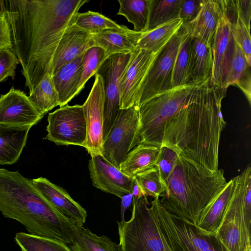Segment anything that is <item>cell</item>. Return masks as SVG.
<instances>
[{
    "label": "cell",
    "mask_w": 251,
    "mask_h": 251,
    "mask_svg": "<svg viewBox=\"0 0 251 251\" xmlns=\"http://www.w3.org/2000/svg\"><path fill=\"white\" fill-rule=\"evenodd\" d=\"M144 195L154 198L161 197L166 187L160 179L156 167L138 173L134 176Z\"/></svg>",
    "instance_id": "cell-36"
},
{
    "label": "cell",
    "mask_w": 251,
    "mask_h": 251,
    "mask_svg": "<svg viewBox=\"0 0 251 251\" xmlns=\"http://www.w3.org/2000/svg\"><path fill=\"white\" fill-rule=\"evenodd\" d=\"M28 98L36 109L44 116L47 112L59 105L58 94L52 75L46 74L30 93Z\"/></svg>",
    "instance_id": "cell-30"
},
{
    "label": "cell",
    "mask_w": 251,
    "mask_h": 251,
    "mask_svg": "<svg viewBox=\"0 0 251 251\" xmlns=\"http://www.w3.org/2000/svg\"><path fill=\"white\" fill-rule=\"evenodd\" d=\"M230 28L234 40L243 51L248 64L251 66V41L250 31H249L237 17L233 23H230Z\"/></svg>",
    "instance_id": "cell-38"
},
{
    "label": "cell",
    "mask_w": 251,
    "mask_h": 251,
    "mask_svg": "<svg viewBox=\"0 0 251 251\" xmlns=\"http://www.w3.org/2000/svg\"><path fill=\"white\" fill-rule=\"evenodd\" d=\"M94 46L93 35L74 24L69 26L63 35L54 54L51 75Z\"/></svg>",
    "instance_id": "cell-20"
},
{
    "label": "cell",
    "mask_w": 251,
    "mask_h": 251,
    "mask_svg": "<svg viewBox=\"0 0 251 251\" xmlns=\"http://www.w3.org/2000/svg\"><path fill=\"white\" fill-rule=\"evenodd\" d=\"M177 158V154L172 150L165 146L159 148L155 167L164 185L175 167Z\"/></svg>",
    "instance_id": "cell-39"
},
{
    "label": "cell",
    "mask_w": 251,
    "mask_h": 251,
    "mask_svg": "<svg viewBox=\"0 0 251 251\" xmlns=\"http://www.w3.org/2000/svg\"><path fill=\"white\" fill-rule=\"evenodd\" d=\"M183 21L177 18L142 33L136 49L157 53L182 25Z\"/></svg>",
    "instance_id": "cell-28"
},
{
    "label": "cell",
    "mask_w": 251,
    "mask_h": 251,
    "mask_svg": "<svg viewBox=\"0 0 251 251\" xmlns=\"http://www.w3.org/2000/svg\"><path fill=\"white\" fill-rule=\"evenodd\" d=\"M9 49L13 50L11 30L5 11L0 15V51Z\"/></svg>",
    "instance_id": "cell-41"
},
{
    "label": "cell",
    "mask_w": 251,
    "mask_h": 251,
    "mask_svg": "<svg viewBox=\"0 0 251 251\" xmlns=\"http://www.w3.org/2000/svg\"><path fill=\"white\" fill-rule=\"evenodd\" d=\"M225 0H203L201 9L196 18L183 24L188 35L211 47L219 24L225 14Z\"/></svg>",
    "instance_id": "cell-19"
},
{
    "label": "cell",
    "mask_w": 251,
    "mask_h": 251,
    "mask_svg": "<svg viewBox=\"0 0 251 251\" xmlns=\"http://www.w3.org/2000/svg\"><path fill=\"white\" fill-rule=\"evenodd\" d=\"M160 231L171 251H228L216 234L200 232L192 223L167 211L159 198L151 201Z\"/></svg>",
    "instance_id": "cell-8"
},
{
    "label": "cell",
    "mask_w": 251,
    "mask_h": 251,
    "mask_svg": "<svg viewBox=\"0 0 251 251\" xmlns=\"http://www.w3.org/2000/svg\"><path fill=\"white\" fill-rule=\"evenodd\" d=\"M139 144L138 107L133 106L121 109L114 124L103 141L101 155L119 169L127 153Z\"/></svg>",
    "instance_id": "cell-10"
},
{
    "label": "cell",
    "mask_w": 251,
    "mask_h": 251,
    "mask_svg": "<svg viewBox=\"0 0 251 251\" xmlns=\"http://www.w3.org/2000/svg\"><path fill=\"white\" fill-rule=\"evenodd\" d=\"M236 44L229 22L225 14L219 24L211 47L213 57L212 73L210 81L211 84L225 88Z\"/></svg>",
    "instance_id": "cell-15"
},
{
    "label": "cell",
    "mask_w": 251,
    "mask_h": 251,
    "mask_svg": "<svg viewBox=\"0 0 251 251\" xmlns=\"http://www.w3.org/2000/svg\"><path fill=\"white\" fill-rule=\"evenodd\" d=\"M222 169L211 171L178 156L159 201L170 213L196 225L204 209L226 186Z\"/></svg>",
    "instance_id": "cell-4"
},
{
    "label": "cell",
    "mask_w": 251,
    "mask_h": 251,
    "mask_svg": "<svg viewBox=\"0 0 251 251\" xmlns=\"http://www.w3.org/2000/svg\"><path fill=\"white\" fill-rule=\"evenodd\" d=\"M236 177L230 179L224 189L204 209L196 226L204 233L215 234L220 228L233 193Z\"/></svg>",
    "instance_id": "cell-22"
},
{
    "label": "cell",
    "mask_w": 251,
    "mask_h": 251,
    "mask_svg": "<svg viewBox=\"0 0 251 251\" xmlns=\"http://www.w3.org/2000/svg\"><path fill=\"white\" fill-rule=\"evenodd\" d=\"M104 92L101 77L95 75L90 92L82 105L87 126L84 147L91 156L101 155L103 144Z\"/></svg>",
    "instance_id": "cell-13"
},
{
    "label": "cell",
    "mask_w": 251,
    "mask_h": 251,
    "mask_svg": "<svg viewBox=\"0 0 251 251\" xmlns=\"http://www.w3.org/2000/svg\"><path fill=\"white\" fill-rule=\"evenodd\" d=\"M203 85L173 88L141 104L138 107L140 143L160 148L166 123L180 109L200 99Z\"/></svg>",
    "instance_id": "cell-5"
},
{
    "label": "cell",
    "mask_w": 251,
    "mask_h": 251,
    "mask_svg": "<svg viewBox=\"0 0 251 251\" xmlns=\"http://www.w3.org/2000/svg\"><path fill=\"white\" fill-rule=\"evenodd\" d=\"M237 17L244 24L250 31L251 0H234Z\"/></svg>",
    "instance_id": "cell-43"
},
{
    "label": "cell",
    "mask_w": 251,
    "mask_h": 251,
    "mask_svg": "<svg viewBox=\"0 0 251 251\" xmlns=\"http://www.w3.org/2000/svg\"><path fill=\"white\" fill-rule=\"evenodd\" d=\"M250 67L243 51L236 43L225 88L236 85L244 92L251 104Z\"/></svg>",
    "instance_id": "cell-29"
},
{
    "label": "cell",
    "mask_w": 251,
    "mask_h": 251,
    "mask_svg": "<svg viewBox=\"0 0 251 251\" xmlns=\"http://www.w3.org/2000/svg\"><path fill=\"white\" fill-rule=\"evenodd\" d=\"M131 193L133 195V198L139 199L145 196L134 176L132 177Z\"/></svg>",
    "instance_id": "cell-45"
},
{
    "label": "cell",
    "mask_w": 251,
    "mask_h": 251,
    "mask_svg": "<svg viewBox=\"0 0 251 251\" xmlns=\"http://www.w3.org/2000/svg\"><path fill=\"white\" fill-rule=\"evenodd\" d=\"M121 199V220H124L126 210L129 207L131 202H132L133 195L131 193H130L124 195Z\"/></svg>",
    "instance_id": "cell-44"
},
{
    "label": "cell",
    "mask_w": 251,
    "mask_h": 251,
    "mask_svg": "<svg viewBox=\"0 0 251 251\" xmlns=\"http://www.w3.org/2000/svg\"><path fill=\"white\" fill-rule=\"evenodd\" d=\"M19 61L14 51L7 49L0 53V83L8 77L14 79Z\"/></svg>",
    "instance_id": "cell-40"
},
{
    "label": "cell",
    "mask_w": 251,
    "mask_h": 251,
    "mask_svg": "<svg viewBox=\"0 0 251 251\" xmlns=\"http://www.w3.org/2000/svg\"></svg>",
    "instance_id": "cell-47"
},
{
    "label": "cell",
    "mask_w": 251,
    "mask_h": 251,
    "mask_svg": "<svg viewBox=\"0 0 251 251\" xmlns=\"http://www.w3.org/2000/svg\"><path fill=\"white\" fill-rule=\"evenodd\" d=\"M159 148L140 143L126 155L120 166V171L132 177L155 167Z\"/></svg>",
    "instance_id": "cell-26"
},
{
    "label": "cell",
    "mask_w": 251,
    "mask_h": 251,
    "mask_svg": "<svg viewBox=\"0 0 251 251\" xmlns=\"http://www.w3.org/2000/svg\"><path fill=\"white\" fill-rule=\"evenodd\" d=\"M45 139L57 145H77L84 147L87 126L83 107L66 104L49 113Z\"/></svg>",
    "instance_id": "cell-12"
},
{
    "label": "cell",
    "mask_w": 251,
    "mask_h": 251,
    "mask_svg": "<svg viewBox=\"0 0 251 251\" xmlns=\"http://www.w3.org/2000/svg\"><path fill=\"white\" fill-rule=\"evenodd\" d=\"M183 26L157 52L139 91L137 106L151 98L172 89L175 59L179 47L188 35Z\"/></svg>",
    "instance_id": "cell-9"
},
{
    "label": "cell",
    "mask_w": 251,
    "mask_h": 251,
    "mask_svg": "<svg viewBox=\"0 0 251 251\" xmlns=\"http://www.w3.org/2000/svg\"><path fill=\"white\" fill-rule=\"evenodd\" d=\"M43 117L23 91L12 87L0 96V125L31 127Z\"/></svg>",
    "instance_id": "cell-14"
},
{
    "label": "cell",
    "mask_w": 251,
    "mask_h": 251,
    "mask_svg": "<svg viewBox=\"0 0 251 251\" xmlns=\"http://www.w3.org/2000/svg\"><path fill=\"white\" fill-rule=\"evenodd\" d=\"M105 59L104 50L99 47L94 46L88 49L83 54L82 59V75L79 86L80 92L87 81L95 75L99 67Z\"/></svg>",
    "instance_id": "cell-37"
},
{
    "label": "cell",
    "mask_w": 251,
    "mask_h": 251,
    "mask_svg": "<svg viewBox=\"0 0 251 251\" xmlns=\"http://www.w3.org/2000/svg\"><path fill=\"white\" fill-rule=\"evenodd\" d=\"M226 89L210 82L204 84L200 99L180 109L166 123L161 146L209 170H218L220 137L226 125L221 102Z\"/></svg>",
    "instance_id": "cell-2"
},
{
    "label": "cell",
    "mask_w": 251,
    "mask_h": 251,
    "mask_svg": "<svg viewBox=\"0 0 251 251\" xmlns=\"http://www.w3.org/2000/svg\"><path fill=\"white\" fill-rule=\"evenodd\" d=\"M130 220L117 222L122 251H171L161 234L157 217L147 197L133 198Z\"/></svg>",
    "instance_id": "cell-7"
},
{
    "label": "cell",
    "mask_w": 251,
    "mask_h": 251,
    "mask_svg": "<svg viewBox=\"0 0 251 251\" xmlns=\"http://www.w3.org/2000/svg\"><path fill=\"white\" fill-rule=\"evenodd\" d=\"M131 53L112 55L101 64L96 74L102 79L104 92L103 141L120 112L122 78Z\"/></svg>",
    "instance_id": "cell-11"
},
{
    "label": "cell",
    "mask_w": 251,
    "mask_h": 251,
    "mask_svg": "<svg viewBox=\"0 0 251 251\" xmlns=\"http://www.w3.org/2000/svg\"><path fill=\"white\" fill-rule=\"evenodd\" d=\"M212 68L211 47L192 37L187 85H202L210 82Z\"/></svg>",
    "instance_id": "cell-23"
},
{
    "label": "cell",
    "mask_w": 251,
    "mask_h": 251,
    "mask_svg": "<svg viewBox=\"0 0 251 251\" xmlns=\"http://www.w3.org/2000/svg\"><path fill=\"white\" fill-rule=\"evenodd\" d=\"M73 251H122L121 246L105 236H98L88 228L74 226L73 239L68 244Z\"/></svg>",
    "instance_id": "cell-27"
},
{
    "label": "cell",
    "mask_w": 251,
    "mask_h": 251,
    "mask_svg": "<svg viewBox=\"0 0 251 251\" xmlns=\"http://www.w3.org/2000/svg\"><path fill=\"white\" fill-rule=\"evenodd\" d=\"M157 53L137 49L131 53L122 80L121 109L138 107L139 91Z\"/></svg>",
    "instance_id": "cell-16"
},
{
    "label": "cell",
    "mask_w": 251,
    "mask_h": 251,
    "mask_svg": "<svg viewBox=\"0 0 251 251\" xmlns=\"http://www.w3.org/2000/svg\"><path fill=\"white\" fill-rule=\"evenodd\" d=\"M120 7L117 15L124 16L134 26L133 30L146 31L148 27L150 0H119Z\"/></svg>",
    "instance_id": "cell-32"
},
{
    "label": "cell",
    "mask_w": 251,
    "mask_h": 251,
    "mask_svg": "<svg viewBox=\"0 0 251 251\" xmlns=\"http://www.w3.org/2000/svg\"><path fill=\"white\" fill-rule=\"evenodd\" d=\"M5 11V5L4 0H0V15Z\"/></svg>",
    "instance_id": "cell-46"
},
{
    "label": "cell",
    "mask_w": 251,
    "mask_h": 251,
    "mask_svg": "<svg viewBox=\"0 0 251 251\" xmlns=\"http://www.w3.org/2000/svg\"><path fill=\"white\" fill-rule=\"evenodd\" d=\"M142 35L123 25L120 29H108L93 35V40L95 46L104 50L106 59L112 55L133 52Z\"/></svg>",
    "instance_id": "cell-21"
},
{
    "label": "cell",
    "mask_w": 251,
    "mask_h": 251,
    "mask_svg": "<svg viewBox=\"0 0 251 251\" xmlns=\"http://www.w3.org/2000/svg\"><path fill=\"white\" fill-rule=\"evenodd\" d=\"M30 180L46 200L74 225L83 226L87 217V212L65 189L45 177Z\"/></svg>",
    "instance_id": "cell-18"
},
{
    "label": "cell",
    "mask_w": 251,
    "mask_h": 251,
    "mask_svg": "<svg viewBox=\"0 0 251 251\" xmlns=\"http://www.w3.org/2000/svg\"><path fill=\"white\" fill-rule=\"evenodd\" d=\"M203 0H184L182 5L179 18L183 21V24L191 22L198 14Z\"/></svg>",
    "instance_id": "cell-42"
},
{
    "label": "cell",
    "mask_w": 251,
    "mask_h": 251,
    "mask_svg": "<svg viewBox=\"0 0 251 251\" xmlns=\"http://www.w3.org/2000/svg\"><path fill=\"white\" fill-rule=\"evenodd\" d=\"M0 211L23 225L28 233L50 237L69 244L74 225L18 171L0 168Z\"/></svg>",
    "instance_id": "cell-3"
},
{
    "label": "cell",
    "mask_w": 251,
    "mask_h": 251,
    "mask_svg": "<svg viewBox=\"0 0 251 251\" xmlns=\"http://www.w3.org/2000/svg\"><path fill=\"white\" fill-rule=\"evenodd\" d=\"M87 0H6L13 51L31 92L47 74L66 29Z\"/></svg>",
    "instance_id": "cell-1"
},
{
    "label": "cell",
    "mask_w": 251,
    "mask_h": 251,
    "mask_svg": "<svg viewBox=\"0 0 251 251\" xmlns=\"http://www.w3.org/2000/svg\"><path fill=\"white\" fill-rule=\"evenodd\" d=\"M91 157L88 169L95 187L120 198L131 193L132 177L125 175L102 155Z\"/></svg>",
    "instance_id": "cell-17"
},
{
    "label": "cell",
    "mask_w": 251,
    "mask_h": 251,
    "mask_svg": "<svg viewBox=\"0 0 251 251\" xmlns=\"http://www.w3.org/2000/svg\"><path fill=\"white\" fill-rule=\"evenodd\" d=\"M31 127H11L0 125V164L16 163L25 145Z\"/></svg>",
    "instance_id": "cell-25"
},
{
    "label": "cell",
    "mask_w": 251,
    "mask_h": 251,
    "mask_svg": "<svg viewBox=\"0 0 251 251\" xmlns=\"http://www.w3.org/2000/svg\"><path fill=\"white\" fill-rule=\"evenodd\" d=\"M183 1L184 0H150L146 31L151 30L171 21L179 18V13Z\"/></svg>",
    "instance_id": "cell-31"
},
{
    "label": "cell",
    "mask_w": 251,
    "mask_h": 251,
    "mask_svg": "<svg viewBox=\"0 0 251 251\" xmlns=\"http://www.w3.org/2000/svg\"><path fill=\"white\" fill-rule=\"evenodd\" d=\"M251 178L244 171L235 187L221 225L216 233L228 251H251Z\"/></svg>",
    "instance_id": "cell-6"
},
{
    "label": "cell",
    "mask_w": 251,
    "mask_h": 251,
    "mask_svg": "<svg viewBox=\"0 0 251 251\" xmlns=\"http://www.w3.org/2000/svg\"><path fill=\"white\" fill-rule=\"evenodd\" d=\"M15 240L21 251H73L62 241L50 237L18 232Z\"/></svg>",
    "instance_id": "cell-33"
},
{
    "label": "cell",
    "mask_w": 251,
    "mask_h": 251,
    "mask_svg": "<svg viewBox=\"0 0 251 251\" xmlns=\"http://www.w3.org/2000/svg\"><path fill=\"white\" fill-rule=\"evenodd\" d=\"M192 37L188 34L181 43L176 55L172 75V88L187 85Z\"/></svg>",
    "instance_id": "cell-35"
},
{
    "label": "cell",
    "mask_w": 251,
    "mask_h": 251,
    "mask_svg": "<svg viewBox=\"0 0 251 251\" xmlns=\"http://www.w3.org/2000/svg\"><path fill=\"white\" fill-rule=\"evenodd\" d=\"M83 55L66 64L52 75L60 107L68 104L80 92Z\"/></svg>",
    "instance_id": "cell-24"
},
{
    "label": "cell",
    "mask_w": 251,
    "mask_h": 251,
    "mask_svg": "<svg viewBox=\"0 0 251 251\" xmlns=\"http://www.w3.org/2000/svg\"><path fill=\"white\" fill-rule=\"evenodd\" d=\"M74 24L92 35L108 29H120L123 26L100 13L91 11L78 13Z\"/></svg>",
    "instance_id": "cell-34"
}]
</instances>
